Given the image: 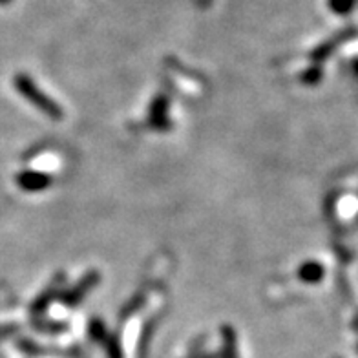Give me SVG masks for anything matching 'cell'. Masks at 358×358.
Here are the masks:
<instances>
[{"mask_svg":"<svg viewBox=\"0 0 358 358\" xmlns=\"http://www.w3.org/2000/svg\"><path fill=\"white\" fill-rule=\"evenodd\" d=\"M8 2H11V0H0V4H8Z\"/></svg>","mask_w":358,"mask_h":358,"instance_id":"obj_9","label":"cell"},{"mask_svg":"<svg viewBox=\"0 0 358 358\" xmlns=\"http://www.w3.org/2000/svg\"><path fill=\"white\" fill-rule=\"evenodd\" d=\"M192 358H217L214 355H201V357H192Z\"/></svg>","mask_w":358,"mask_h":358,"instance_id":"obj_8","label":"cell"},{"mask_svg":"<svg viewBox=\"0 0 358 358\" xmlns=\"http://www.w3.org/2000/svg\"><path fill=\"white\" fill-rule=\"evenodd\" d=\"M222 358H238V351H236V335L229 325L223 327Z\"/></svg>","mask_w":358,"mask_h":358,"instance_id":"obj_4","label":"cell"},{"mask_svg":"<svg viewBox=\"0 0 358 358\" xmlns=\"http://www.w3.org/2000/svg\"><path fill=\"white\" fill-rule=\"evenodd\" d=\"M329 8L336 13H348L353 8V0H329Z\"/></svg>","mask_w":358,"mask_h":358,"instance_id":"obj_6","label":"cell"},{"mask_svg":"<svg viewBox=\"0 0 358 358\" xmlns=\"http://www.w3.org/2000/svg\"><path fill=\"white\" fill-rule=\"evenodd\" d=\"M90 335H92V338L95 340H103L104 336H106V329H104V324L101 320H92V324H90Z\"/></svg>","mask_w":358,"mask_h":358,"instance_id":"obj_5","label":"cell"},{"mask_svg":"<svg viewBox=\"0 0 358 358\" xmlns=\"http://www.w3.org/2000/svg\"><path fill=\"white\" fill-rule=\"evenodd\" d=\"M106 351H108V358H123L121 345H119L117 338H112L106 342Z\"/></svg>","mask_w":358,"mask_h":358,"instance_id":"obj_7","label":"cell"},{"mask_svg":"<svg viewBox=\"0 0 358 358\" xmlns=\"http://www.w3.org/2000/svg\"><path fill=\"white\" fill-rule=\"evenodd\" d=\"M298 276L306 283H318L324 278V267L318 262H306L303 265H300Z\"/></svg>","mask_w":358,"mask_h":358,"instance_id":"obj_3","label":"cell"},{"mask_svg":"<svg viewBox=\"0 0 358 358\" xmlns=\"http://www.w3.org/2000/svg\"><path fill=\"white\" fill-rule=\"evenodd\" d=\"M17 185L28 192H38V190L48 189L52 185V179L43 172H22L17 176Z\"/></svg>","mask_w":358,"mask_h":358,"instance_id":"obj_2","label":"cell"},{"mask_svg":"<svg viewBox=\"0 0 358 358\" xmlns=\"http://www.w3.org/2000/svg\"><path fill=\"white\" fill-rule=\"evenodd\" d=\"M15 86H17V90H19L22 97H26V99L34 104V106H37L41 112L46 113L48 117H53V119L62 117L61 106H59L55 101L50 99V97H46V95H44L43 92L34 85V80L29 79L28 76L19 73V76L15 77Z\"/></svg>","mask_w":358,"mask_h":358,"instance_id":"obj_1","label":"cell"}]
</instances>
